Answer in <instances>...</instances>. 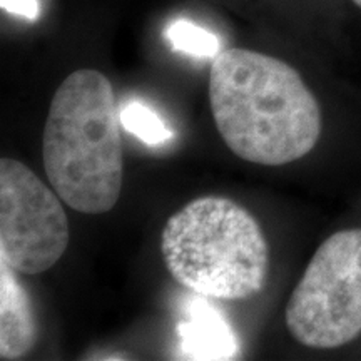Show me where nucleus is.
Returning a JSON list of instances; mask_svg holds the SVG:
<instances>
[{"label": "nucleus", "instance_id": "5", "mask_svg": "<svg viewBox=\"0 0 361 361\" xmlns=\"http://www.w3.org/2000/svg\"><path fill=\"white\" fill-rule=\"evenodd\" d=\"M59 194L24 162L0 159V261L20 274L45 273L64 256L71 229Z\"/></svg>", "mask_w": 361, "mask_h": 361}, {"label": "nucleus", "instance_id": "2", "mask_svg": "<svg viewBox=\"0 0 361 361\" xmlns=\"http://www.w3.org/2000/svg\"><path fill=\"white\" fill-rule=\"evenodd\" d=\"M121 116L111 80L79 69L59 85L42 137L47 180L62 201L84 214H104L119 201L124 180Z\"/></svg>", "mask_w": 361, "mask_h": 361}, {"label": "nucleus", "instance_id": "8", "mask_svg": "<svg viewBox=\"0 0 361 361\" xmlns=\"http://www.w3.org/2000/svg\"><path fill=\"white\" fill-rule=\"evenodd\" d=\"M166 37L174 51L196 57H216L219 54V39L213 32L186 19L174 20L166 29Z\"/></svg>", "mask_w": 361, "mask_h": 361}, {"label": "nucleus", "instance_id": "3", "mask_svg": "<svg viewBox=\"0 0 361 361\" xmlns=\"http://www.w3.org/2000/svg\"><path fill=\"white\" fill-rule=\"evenodd\" d=\"M161 251L169 274L197 295L243 301L263 290L269 246L258 221L228 197H197L166 221Z\"/></svg>", "mask_w": 361, "mask_h": 361}, {"label": "nucleus", "instance_id": "10", "mask_svg": "<svg viewBox=\"0 0 361 361\" xmlns=\"http://www.w3.org/2000/svg\"><path fill=\"white\" fill-rule=\"evenodd\" d=\"M0 6L6 12L29 20H35L39 16L37 0H0Z\"/></svg>", "mask_w": 361, "mask_h": 361}, {"label": "nucleus", "instance_id": "7", "mask_svg": "<svg viewBox=\"0 0 361 361\" xmlns=\"http://www.w3.org/2000/svg\"><path fill=\"white\" fill-rule=\"evenodd\" d=\"M178 333L180 350L196 360H231L238 353V340L231 326L211 305L191 300Z\"/></svg>", "mask_w": 361, "mask_h": 361}, {"label": "nucleus", "instance_id": "6", "mask_svg": "<svg viewBox=\"0 0 361 361\" xmlns=\"http://www.w3.org/2000/svg\"><path fill=\"white\" fill-rule=\"evenodd\" d=\"M32 301L11 266L0 261V358L20 360L34 348Z\"/></svg>", "mask_w": 361, "mask_h": 361}, {"label": "nucleus", "instance_id": "11", "mask_svg": "<svg viewBox=\"0 0 361 361\" xmlns=\"http://www.w3.org/2000/svg\"><path fill=\"white\" fill-rule=\"evenodd\" d=\"M353 2L356 4V6H358V7L361 8V0H353Z\"/></svg>", "mask_w": 361, "mask_h": 361}, {"label": "nucleus", "instance_id": "1", "mask_svg": "<svg viewBox=\"0 0 361 361\" xmlns=\"http://www.w3.org/2000/svg\"><path fill=\"white\" fill-rule=\"evenodd\" d=\"M209 104L226 146L252 164H290L322 135V109L300 72L256 51L234 47L214 57Z\"/></svg>", "mask_w": 361, "mask_h": 361}, {"label": "nucleus", "instance_id": "4", "mask_svg": "<svg viewBox=\"0 0 361 361\" xmlns=\"http://www.w3.org/2000/svg\"><path fill=\"white\" fill-rule=\"evenodd\" d=\"M284 322L300 345L316 350L361 335V228L324 239L288 300Z\"/></svg>", "mask_w": 361, "mask_h": 361}, {"label": "nucleus", "instance_id": "9", "mask_svg": "<svg viewBox=\"0 0 361 361\" xmlns=\"http://www.w3.org/2000/svg\"><path fill=\"white\" fill-rule=\"evenodd\" d=\"M121 124L128 133L149 146H157L173 137V133L162 123L161 117L142 102L128 104L121 112Z\"/></svg>", "mask_w": 361, "mask_h": 361}]
</instances>
